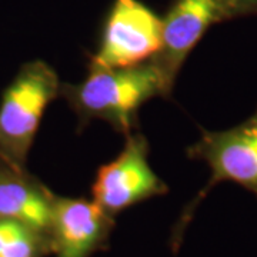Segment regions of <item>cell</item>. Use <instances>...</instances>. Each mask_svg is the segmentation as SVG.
<instances>
[{
	"label": "cell",
	"instance_id": "cell-1",
	"mask_svg": "<svg viewBox=\"0 0 257 257\" xmlns=\"http://www.w3.org/2000/svg\"><path fill=\"white\" fill-rule=\"evenodd\" d=\"M172 87L150 60L120 69H90L77 84H62L60 94L82 123L93 119L128 135L138 124V110L153 97H169Z\"/></svg>",
	"mask_w": 257,
	"mask_h": 257
},
{
	"label": "cell",
	"instance_id": "cell-2",
	"mask_svg": "<svg viewBox=\"0 0 257 257\" xmlns=\"http://www.w3.org/2000/svg\"><path fill=\"white\" fill-rule=\"evenodd\" d=\"M62 83L45 62L23 66L0 103V153L20 170L46 107L60 94Z\"/></svg>",
	"mask_w": 257,
	"mask_h": 257
},
{
	"label": "cell",
	"instance_id": "cell-3",
	"mask_svg": "<svg viewBox=\"0 0 257 257\" xmlns=\"http://www.w3.org/2000/svg\"><path fill=\"white\" fill-rule=\"evenodd\" d=\"M187 156L206 162L211 176L199 196L187 206L183 217L173 233V247L179 246L184 227L197 204L221 182L240 184L257 197V110L234 127L219 132L203 130L199 140L187 149Z\"/></svg>",
	"mask_w": 257,
	"mask_h": 257
},
{
	"label": "cell",
	"instance_id": "cell-4",
	"mask_svg": "<svg viewBox=\"0 0 257 257\" xmlns=\"http://www.w3.org/2000/svg\"><path fill=\"white\" fill-rule=\"evenodd\" d=\"M162 46V18L140 0H113L89 69L146 63Z\"/></svg>",
	"mask_w": 257,
	"mask_h": 257
},
{
	"label": "cell",
	"instance_id": "cell-5",
	"mask_svg": "<svg viewBox=\"0 0 257 257\" xmlns=\"http://www.w3.org/2000/svg\"><path fill=\"white\" fill-rule=\"evenodd\" d=\"M119 156L101 166L92 186L93 202L109 216L167 192V184L149 163L146 138L132 132Z\"/></svg>",
	"mask_w": 257,
	"mask_h": 257
},
{
	"label": "cell",
	"instance_id": "cell-6",
	"mask_svg": "<svg viewBox=\"0 0 257 257\" xmlns=\"http://www.w3.org/2000/svg\"><path fill=\"white\" fill-rule=\"evenodd\" d=\"M227 20L217 0H173L162 19V46L150 62L173 89L184 60L214 23Z\"/></svg>",
	"mask_w": 257,
	"mask_h": 257
},
{
	"label": "cell",
	"instance_id": "cell-7",
	"mask_svg": "<svg viewBox=\"0 0 257 257\" xmlns=\"http://www.w3.org/2000/svg\"><path fill=\"white\" fill-rule=\"evenodd\" d=\"M113 217L96 202L56 197L50 223L56 257H90L106 243Z\"/></svg>",
	"mask_w": 257,
	"mask_h": 257
},
{
	"label": "cell",
	"instance_id": "cell-8",
	"mask_svg": "<svg viewBox=\"0 0 257 257\" xmlns=\"http://www.w3.org/2000/svg\"><path fill=\"white\" fill-rule=\"evenodd\" d=\"M55 196L39 184L19 177H0V219L25 224L37 233L49 231Z\"/></svg>",
	"mask_w": 257,
	"mask_h": 257
},
{
	"label": "cell",
	"instance_id": "cell-9",
	"mask_svg": "<svg viewBox=\"0 0 257 257\" xmlns=\"http://www.w3.org/2000/svg\"><path fill=\"white\" fill-rule=\"evenodd\" d=\"M226 19L257 15V0H217Z\"/></svg>",
	"mask_w": 257,
	"mask_h": 257
},
{
	"label": "cell",
	"instance_id": "cell-10",
	"mask_svg": "<svg viewBox=\"0 0 257 257\" xmlns=\"http://www.w3.org/2000/svg\"><path fill=\"white\" fill-rule=\"evenodd\" d=\"M23 227H26V226L19 223V221L0 219V254L3 253L5 248L9 246L10 241L22 231Z\"/></svg>",
	"mask_w": 257,
	"mask_h": 257
}]
</instances>
